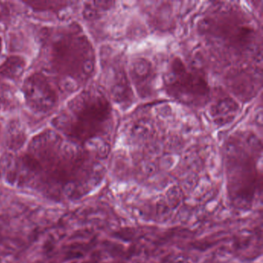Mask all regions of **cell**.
Segmentation results:
<instances>
[{"instance_id":"8","label":"cell","mask_w":263,"mask_h":263,"mask_svg":"<svg viewBox=\"0 0 263 263\" xmlns=\"http://www.w3.org/2000/svg\"><path fill=\"white\" fill-rule=\"evenodd\" d=\"M167 199L172 208H176L182 199V192H181L179 187L170 189V191L167 192Z\"/></svg>"},{"instance_id":"7","label":"cell","mask_w":263,"mask_h":263,"mask_svg":"<svg viewBox=\"0 0 263 263\" xmlns=\"http://www.w3.org/2000/svg\"><path fill=\"white\" fill-rule=\"evenodd\" d=\"M62 2H32L27 3V5H30L33 9L37 10H50L53 9H60L64 5Z\"/></svg>"},{"instance_id":"1","label":"cell","mask_w":263,"mask_h":263,"mask_svg":"<svg viewBox=\"0 0 263 263\" xmlns=\"http://www.w3.org/2000/svg\"><path fill=\"white\" fill-rule=\"evenodd\" d=\"M111 118V106L107 98L98 90H88L70 100L52 124L73 142L99 150Z\"/></svg>"},{"instance_id":"4","label":"cell","mask_w":263,"mask_h":263,"mask_svg":"<svg viewBox=\"0 0 263 263\" xmlns=\"http://www.w3.org/2000/svg\"><path fill=\"white\" fill-rule=\"evenodd\" d=\"M23 93L27 105L36 113H47L58 104L56 89L43 73H35L29 76L24 81Z\"/></svg>"},{"instance_id":"5","label":"cell","mask_w":263,"mask_h":263,"mask_svg":"<svg viewBox=\"0 0 263 263\" xmlns=\"http://www.w3.org/2000/svg\"><path fill=\"white\" fill-rule=\"evenodd\" d=\"M25 59L22 57L10 56L0 65V78L13 80L19 78L25 70Z\"/></svg>"},{"instance_id":"6","label":"cell","mask_w":263,"mask_h":263,"mask_svg":"<svg viewBox=\"0 0 263 263\" xmlns=\"http://www.w3.org/2000/svg\"><path fill=\"white\" fill-rule=\"evenodd\" d=\"M27 135L23 130L19 123H12L10 124L7 134V145L13 151L21 149L25 144Z\"/></svg>"},{"instance_id":"9","label":"cell","mask_w":263,"mask_h":263,"mask_svg":"<svg viewBox=\"0 0 263 263\" xmlns=\"http://www.w3.org/2000/svg\"><path fill=\"white\" fill-rule=\"evenodd\" d=\"M3 51V39L1 36H0V55L2 53Z\"/></svg>"},{"instance_id":"2","label":"cell","mask_w":263,"mask_h":263,"mask_svg":"<svg viewBox=\"0 0 263 263\" xmlns=\"http://www.w3.org/2000/svg\"><path fill=\"white\" fill-rule=\"evenodd\" d=\"M48 53L50 69L61 78L59 85L62 90H76L79 83L88 79L95 70L91 44L75 26L54 35Z\"/></svg>"},{"instance_id":"3","label":"cell","mask_w":263,"mask_h":263,"mask_svg":"<svg viewBox=\"0 0 263 263\" xmlns=\"http://www.w3.org/2000/svg\"><path fill=\"white\" fill-rule=\"evenodd\" d=\"M166 92L172 98L187 105L200 106L209 99L210 88L204 77L189 68L179 58L172 60L164 75Z\"/></svg>"},{"instance_id":"10","label":"cell","mask_w":263,"mask_h":263,"mask_svg":"<svg viewBox=\"0 0 263 263\" xmlns=\"http://www.w3.org/2000/svg\"><path fill=\"white\" fill-rule=\"evenodd\" d=\"M0 105H1V103H0Z\"/></svg>"}]
</instances>
